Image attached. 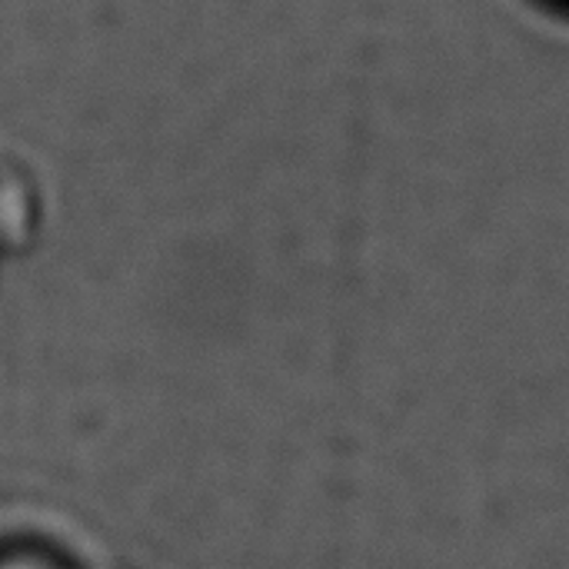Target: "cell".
<instances>
[{
	"instance_id": "6da1fadb",
	"label": "cell",
	"mask_w": 569,
	"mask_h": 569,
	"mask_svg": "<svg viewBox=\"0 0 569 569\" xmlns=\"http://www.w3.org/2000/svg\"><path fill=\"white\" fill-rule=\"evenodd\" d=\"M0 569H43V567H37V563H7V567H0Z\"/></svg>"
}]
</instances>
